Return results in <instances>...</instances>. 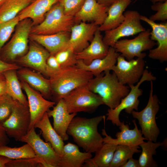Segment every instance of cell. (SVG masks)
<instances>
[{
  "instance_id": "23",
  "label": "cell",
  "mask_w": 167,
  "mask_h": 167,
  "mask_svg": "<svg viewBox=\"0 0 167 167\" xmlns=\"http://www.w3.org/2000/svg\"><path fill=\"white\" fill-rule=\"evenodd\" d=\"M70 32H61L49 35H38L30 33L29 37L42 45L50 54L55 55L65 48L70 37Z\"/></svg>"
},
{
  "instance_id": "45",
  "label": "cell",
  "mask_w": 167,
  "mask_h": 167,
  "mask_svg": "<svg viewBox=\"0 0 167 167\" xmlns=\"http://www.w3.org/2000/svg\"><path fill=\"white\" fill-rule=\"evenodd\" d=\"M122 167H140L139 160L131 157L122 166Z\"/></svg>"
},
{
  "instance_id": "39",
  "label": "cell",
  "mask_w": 167,
  "mask_h": 167,
  "mask_svg": "<svg viewBox=\"0 0 167 167\" xmlns=\"http://www.w3.org/2000/svg\"><path fill=\"white\" fill-rule=\"evenodd\" d=\"M15 101L7 95L0 102V122L2 123L9 117Z\"/></svg>"
},
{
  "instance_id": "42",
  "label": "cell",
  "mask_w": 167,
  "mask_h": 167,
  "mask_svg": "<svg viewBox=\"0 0 167 167\" xmlns=\"http://www.w3.org/2000/svg\"><path fill=\"white\" fill-rule=\"evenodd\" d=\"M18 66L15 64L7 63L0 59V74L10 70H16L18 69Z\"/></svg>"
},
{
  "instance_id": "5",
  "label": "cell",
  "mask_w": 167,
  "mask_h": 167,
  "mask_svg": "<svg viewBox=\"0 0 167 167\" xmlns=\"http://www.w3.org/2000/svg\"><path fill=\"white\" fill-rule=\"evenodd\" d=\"M150 82L151 89L146 106L141 111L133 110L131 114L134 118L138 120L144 137L147 140L156 142L160 134L156 118L160 109L159 101L157 95L153 94L152 81Z\"/></svg>"
},
{
  "instance_id": "4",
  "label": "cell",
  "mask_w": 167,
  "mask_h": 167,
  "mask_svg": "<svg viewBox=\"0 0 167 167\" xmlns=\"http://www.w3.org/2000/svg\"><path fill=\"white\" fill-rule=\"evenodd\" d=\"M75 24L74 17L65 14L62 6L58 2L47 13L40 23L32 27L31 33L49 35L61 32H70Z\"/></svg>"
},
{
  "instance_id": "21",
  "label": "cell",
  "mask_w": 167,
  "mask_h": 167,
  "mask_svg": "<svg viewBox=\"0 0 167 167\" xmlns=\"http://www.w3.org/2000/svg\"><path fill=\"white\" fill-rule=\"evenodd\" d=\"M101 32L98 29L91 43L81 51L75 53L77 60H82L85 64L88 65L93 60L106 55L109 47L104 43Z\"/></svg>"
},
{
  "instance_id": "50",
  "label": "cell",
  "mask_w": 167,
  "mask_h": 167,
  "mask_svg": "<svg viewBox=\"0 0 167 167\" xmlns=\"http://www.w3.org/2000/svg\"><path fill=\"white\" fill-rule=\"evenodd\" d=\"M6 1V0H0V6Z\"/></svg>"
},
{
  "instance_id": "8",
  "label": "cell",
  "mask_w": 167,
  "mask_h": 167,
  "mask_svg": "<svg viewBox=\"0 0 167 167\" xmlns=\"http://www.w3.org/2000/svg\"><path fill=\"white\" fill-rule=\"evenodd\" d=\"M150 29H148L139 33L133 39L119 40L113 47L127 60L135 57L143 58L146 54L143 52L152 49L156 45L155 41L150 38Z\"/></svg>"
},
{
  "instance_id": "20",
  "label": "cell",
  "mask_w": 167,
  "mask_h": 167,
  "mask_svg": "<svg viewBox=\"0 0 167 167\" xmlns=\"http://www.w3.org/2000/svg\"><path fill=\"white\" fill-rule=\"evenodd\" d=\"M53 109L47 112L49 117L53 119V127L64 141L67 140L69 135L67 133L68 126L77 113H70L63 99L56 103Z\"/></svg>"
},
{
  "instance_id": "28",
  "label": "cell",
  "mask_w": 167,
  "mask_h": 167,
  "mask_svg": "<svg viewBox=\"0 0 167 167\" xmlns=\"http://www.w3.org/2000/svg\"><path fill=\"white\" fill-rule=\"evenodd\" d=\"M18 74L24 81L39 91L45 97H50L51 92L49 79L45 78L39 73L26 68L19 70Z\"/></svg>"
},
{
  "instance_id": "12",
  "label": "cell",
  "mask_w": 167,
  "mask_h": 167,
  "mask_svg": "<svg viewBox=\"0 0 167 167\" xmlns=\"http://www.w3.org/2000/svg\"><path fill=\"white\" fill-rule=\"evenodd\" d=\"M35 128H31L20 141L28 144L39 159L41 167H58L59 156L49 142L44 141Z\"/></svg>"
},
{
  "instance_id": "11",
  "label": "cell",
  "mask_w": 167,
  "mask_h": 167,
  "mask_svg": "<svg viewBox=\"0 0 167 167\" xmlns=\"http://www.w3.org/2000/svg\"><path fill=\"white\" fill-rule=\"evenodd\" d=\"M32 25V22L29 19L19 22L4 50V55L6 59L13 60L26 53L28 49V39Z\"/></svg>"
},
{
  "instance_id": "40",
  "label": "cell",
  "mask_w": 167,
  "mask_h": 167,
  "mask_svg": "<svg viewBox=\"0 0 167 167\" xmlns=\"http://www.w3.org/2000/svg\"><path fill=\"white\" fill-rule=\"evenodd\" d=\"M41 167V163L36 157L12 160L6 165V167Z\"/></svg>"
},
{
  "instance_id": "13",
  "label": "cell",
  "mask_w": 167,
  "mask_h": 167,
  "mask_svg": "<svg viewBox=\"0 0 167 167\" xmlns=\"http://www.w3.org/2000/svg\"><path fill=\"white\" fill-rule=\"evenodd\" d=\"M145 65L143 58H137L126 60L120 54L116 64L111 70L115 74L121 83L129 86L135 85L139 81L144 72Z\"/></svg>"
},
{
  "instance_id": "43",
  "label": "cell",
  "mask_w": 167,
  "mask_h": 167,
  "mask_svg": "<svg viewBox=\"0 0 167 167\" xmlns=\"http://www.w3.org/2000/svg\"><path fill=\"white\" fill-rule=\"evenodd\" d=\"M9 137L1 123L0 122V147L6 145L9 142Z\"/></svg>"
},
{
  "instance_id": "25",
  "label": "cell",
  "mask_w": 167,
  "mask_h": 167,
  "mask_svg": "<svg viewBox=\"0 0 167 167\" xmlns=\"http://www.w3.org/2000/svg\"><path fill=\"white\" fill-rule=\"evenodd\" d=\"M120 54L113 47H109L106 55L102 58L93 60L90 64L86 65L81 60H78L76 65L79 67L91 72L96 76L102 72L111 70L116 63L117 59Z\"/></svg>"
},
{
  "instance_id": "48",
  "label": "cell",
  "mask_w": 167,
  "mask_h": 167,
  "mask_svg": "<svg viewBox=\"0 0 167 167\" xmlns=\"http://www.w3.org/2000/svg\"><path fill=\"white\" fill-rule=\"evenodd\" d=\"M138 0H136L135 1H137ZM152 2L155 3L158 2H165L167 0H150Z\"/></svg>"
},
{
  "instance_id": "10",
  "label": "cell",
  "mask_w": 167,
  "mask_h": 167,
  "mask_svg": "<svg viewBox=\"0 0 167 167\" xmlns=\"http://www.w3.org/2000/svg\"><path fill=\"white\" fill-rule=\"evenodd\" d=\"M30 122L28 107L16 101L10 116L2 123L9 137L20 141L29 130Z\"/></svg>"
},
{
  "instance_id": "17",
  "label": "cell",
  "mask_w": 167,
  "mask_h": 167,
  "mask_svg": "<svg viewBox=\"0 0 167 167\" xmlns=\"http://www.w3.org/2000/svg\"><path fill=\"white\" fill-rule=\"evenodd\" d=\"M134 126L133 129H130L129 126L125 124L124 122H121L119 126L120 131L115 135L116 138L113 139L107 134L105 130H102V134L105 137L103 138V143H109L117 145H125L139 147V145L147 140L143 136L141 130L138 129L135 120H132Z\"/></svg>"
},
{
  "instance_id": "16",
  "label": "cell",
  "mask_w": 167,
  "mask_h": 167,
  "mask_svg": "<svg viewBox=\"0 0 167 167\" xmlns=\"http://www.w3.org/2000/svg\"><path fill=\"white\" fill-rule=\"evenodd\" d=\"M98 27L94 23L80 22L75 24L71 28L65 48H70L75 53L81 51L89 45Z\"/></svg>"
},
{
  "instance_id": "41",
  "label": "cell",
  "mask_w": 167,
  "mask_h": 167,
  "mask_svg": "<svg viewBox=\"0 0 167 167\" xmlns=\"http://www.w3.org/2000/svg\"><path fill=\"white\" fill-rule=\"evenodd\" d=\"M47 64L48 69V77L50 72L58 71L61 68L55 55H50L47 59Z\"/></svg>"
},
{
  "instance_id": "15",
  "label": "cell",
  "mask_w": 167,
  "mask_h": 167,
  "mask_svg": "<svg viewBox=\"0 0 167 167\" xmlns=\"http://www.w3.org/2000/svg\"><path fill=\"white\" fill-rule=\"evenodd\" d=\"M141 20L149 24L152 28L150 32L151 39L157 41L158 46L149 50L148 57L161 62L167 61V23H157L147 17L140 15Z\"/></svg>"
},
{
  "instance_id": "18",
  "label": "cell",
  "mask_w": 167,
  "mask_h": 167,
  "mask_svg": "<svg viewBox=\"0 0 167 167\" xmlns=\"http://www.w3.org/2000/svg\"><path fill=\"white\" fill-rule=\"evenodd\" d=\"M50 55L46 49L33 42L30 44L28 51L19 62L22 65L33 68L48 77L47 60Z\"/></svg>"
},
{
  "instance_id": "32",
  "label": "cell",
  "mask_w": 167,
  "mask_h": 167,
  "mask_svg": "<svg viewBox=\"0 0 167 167\" xmlns=\"http://www.w3.org/2000/svg\"><path fill=\"white\" fill-rule=\"evenodd\" d=\"M34 0H6L0 6V23L13 19Z\"/></svg>"
},
{
  "instance_id": "36",
  "label": "cell",
  "mask_w": 167,
  "mask_h": 167,
  "mask_svg": "<svg viewBox=\"0 0 167 167\" xmlns=\"http://www.w3.org/2000/svg\"><path fill=\"white\" fill-rule=\"evenodd\" d=\"M19 22L17 15L11 20L0 23V50L15 31Z\"/></svg>"
},
{
  "instance_id": "38",
  "label": "cell",
  "mask_w": 167,
  "mask_h": 167,
  "mask_svg": "<svg viewBox=\"0 0 167 167\" xmlns=\"http://www.w3.org/2000/svg\"><path fill=\"white\" fill-rule=\"evenodd\" d=\"M151 8L156 12L149 17L150 19L154 22L156 21L164 22L167 20V0L155 3L151 6Z\"/></svg>"
},
{
  "instance_id": "44",
  "label": "cell",
  "mask_w": 167,
  "mask_h": 167,
  "mask_svg": "<svg viewBox=\"0 0 167 167\" xmlns=\"http://www.w3.org/2000/svg\"><path fill=\"white\" fill-rule=\"evenodd\" d=\"M7 95L6 81L3 74H0V96Z\"/></svg>"
},
{
  "instance_id": "27",
  "label": "cell",
  "mask_w": 167,
  "mask_h": 167,
  "mask_svg": "<svg viewBox=\"0 0 167 167\" xmlns=\"http://www.w3.org/2000/svg\"><path fill=\"white\" fill-rule=\"evenodd\" d=\"M34 128L40 129L45 141L49 143L59 157H61L63 154L64 141L52 126L47 112L35 124Z\"/></svg>"
},
{
  "instance_id": "22",
  "label": "cell",
  "mask_w": 167,
  "mask_h": 167,
  "mask_svg": "<svg viewBox=\"0 0 167 167\" xmlns=\"http://www.w3.org/2000/svg\"><path fill=\"white\" fill-rule=\"evenodd\" d=\"M59 0H34L18 15L19 21L30 19L33 25L40 23L47 13Z\"/></svg>"
},
{
  "instance_id": "46",
  "label": "cell",
  "mask_w": 167,
  "mask_h": 167,
  "mask_svg": "<svg viewBox=\"0 0 167 167\" xmlns=\"http://www.w3.org/2000/svg\"><path fill=\"white\" fill-rule=\"evenodd\" d=\"M11 160L6 157L0 155V167H6V164Z\"/></svg>"
},
{
  "instance_id": "37",
  "label": "cell",
  "mask_w": 167,
  "mask_h": 167,
  "mask_svg": "<svg viewBox=\"0 0 167 167\" xmlns=\"http://www.w3.org/2000/svg\"><path fill=\"white\" fill-rule=\"evenodd\" d=\"M85 0H59L64 13L66 15L74 17L81 9Z\"/></svg>"
},
{
  "instance_id": "6",
  "label": "cell",
  "mask_w": 167,
  "mask_h": 167,
  "mask_svg": "<svg viewBox=\"0 0 167 167\" xmlns=\"http://www.w3.org/2000/svg\"><path fill=\"white\" fill-rule=\"evenodd\" d=\"M156 79V77L151 72L147 69H144L141 78L136 84L129 86L130 89L129 92L121 99L119 105L113 109H108L106 114V120L111 121L114 125L119 126L121 123L119 115L123 110L129 114H131L134 110L138 111L139 103V97L143 93V91L139 88L140 85L145 81H153Z\"/></svg>"
},
{
  "instance_id": "34",
  "label": "cell",
  "mask_w": 167,
  "mask_h": 167,
  "mask_svg": "<svg viewBox=\"0 0 167 167\" xmlns=\"http://www.w3.org/2000/svg\"><path fill=\"white\" fill-rule=\"evenodd\" d=\"M0 155L12 160L36 157L32 148L27 143L19 147L12 148L6 145L0 146Z\"/></svg>"
},
{
  "instance_id": "14",
  "label": "cell",
  "mask_w": 167,
  "mask_h": 167,
  "mask_svg": "<svg viewBox=\"0 0 167 167\" xmlns=\"http://www.w3.org/2000/svg\"><path fill=\"white\" fill-rule=\"evenodd\" d=\"M21 84L28 98L31 118L30 130L34 127L35 124L42 118L50 108L54 106L56 103L47 100L25 81H23Z\"/></svg>"
},
{
  "instance_id": "33",
  "label": "cell",
  "mask_w": 167,
  "mask_h": 167,
  "mask_svg": "<svg viewBox=\"0 0 167 167\" xmlns=\"http://www.w3.org/2000/svg\"><path fill=\"white\" fill-rule=\"evenodd\" d=\"M140 147L125 145H117L109 167H122L135 153L140 152Z\"/></svg>"
},
{
  "instance_id": "3",
  "label": "cell",
  "mask_w": 167,
  "mask_h": 167,
  "mask_svg": "<svg viewBox=\"0 0 167 167\" xmlns=\"http://www.w3.org/2000/svg\"><path fill=\"white\" fill-rule=\"evenodd\" d=\"M110 71H105L93 77L86 85L89 90L102 98L104 105L113 109L128 94L130 88L121 83L115 74Z\"/></svg>"
},
{
  "instance_id": "35",
  "label": "cell",
  "mask_w": 167,
  "mask_h": 167,
  "mask_svg": "<svg viewBox=\"0 0 167 167\" xmlns=\"http://www.w3.org/2000/svg\"><path fill=\"white\" fill-rule=\"evenodd\" d=\"M54 55L61 68L71 67L76 65L78 60L75 52L70 48H65Z\"/></svg>"
},
{
  "instance_id": "31",
  "label": "cell",
  "mask_w": 167,
  "mask_h": 167,
  "mask_svg": "<svg viewBox=\"0 0 167 167\" xmlns=\"http://www.w3.org/2000/svg\"><path fill=\"white\" fill-rule=\"evenodd\" d=\"M167 139L162 142H154L148 140L143 142L139 145L142 149L139 161L140 167H157V162L154 160L153 156L156 153V149L160 146L167 147Z\"/></svg>"
},
{
  "instance_id": "19",
  "label": "cell",
  "mask_w": 167,
  "mask_h": 167,
  "mask_svg": "<svg viewBox=\"0 0 167 167\" xmlns=\"http://www.w3.org/2000/svg\"><path fill=\"white\" fill-rule=\"evenodd\" d=\"M108 7L98 3L96 0H85L79 11L74 17L75 24L80 22L94 23L102 25L107 15Z\"/></svg>"
},
{
  "instance_id": "24",
  "label": "cell",
  "mask_w": 167,
  "mask_h": 167,
  "mask_svg": "<svg viewBox=\"0 0 167 167\" xmlns=\"http://www.w3.org/2000/svg\"><path fill=\"white\" fill-rule=\"evenodd\" d=\"M132 0H114L108 7L107 15L103 23L99 26L101 32L114 29L124 20V11L131 4Z\"/></svg>"
},
{
  "instance_id": "29",
  "label": "cell",
  "mask_w": 167,
  "mask_h": 167,
  "mask_svg": "<svg viewBox=\"0 0 167 167\" xmlns=\"http://www.w3.org/2000/svg\"><path fill=\"white\" fill-rule=\"evenodd\" d=\"M116 146L112 143H103L100 149L95 152L94 157L87 160L82 166L109 167Z\"/></svg>"
},
{
  "instance_id": "9",
  "label": "cell",
  "mask_w": 167,
  "mask_h": 167,
  "mask_svg": "<svg viewBox=\"0 0 167 167\" xmlns=\"http://www.w3.org/2000/svg\"><path fill=\"white\" fill-rule=\"evenodd\" d=\"M124 15V19L118 26L105 32L103 41L109 47H113L121 38L133 36L146 29L141 24V15L137 11L128 10Z\"/></svg>"
},
{
  "instance_id": "2",
  "label": "cell",
  "mask_w": 167,
  "mask_h": 167,
  "mask_svg": "<svg viewBox=\"0 0 167 167\" xmlns=\"http://www.w3.org/2000/svg\"><path fill=\"white\" fill-rule=\"evenodd\" d=\"M93 77L90 72L74 66L61 68L51 71L48 78L50 81L51 92L54 96L53 101L57 103L75 89L86 85Z\"/></svg>"
},
{
  "instance_id": "47",
  "label": "cell",
  "mask_w": 167,
  "mask_h": 167,
  "mask_svg": "<svg viewBox=\"0 0 167 167\" xmlns=\"http://www.w3.org/2000/svg\"><path fill=\"white\" fill-rule=\"evenodd\" d=\"M99 3L109 7L113 2L114 0H96Z\"/></svg>"
},
{
  "instance_id": "1",
  "label": "cell",
  "mask_w": 167,
  "mask_h": 167,
  "mask_svg": "<svg viewBox=\"0 0 167 167\" xmlns=\"http://www.w3.org/2000/svg\"><path fill=\"white\" fill-rule=\"evenodd\" d=\"M105 117L102 115L91 118L75 116L70 124L67 133L85 152H95L103 143V138L98 132V126Z\"/></svg>"
},
{
  "instance_id": "49",
  "label": "cell",
  "mask_w": 167,
  "mask_h": 167,
  "mask_svg": "<svg viewBox=\"0 0 167 167\" xmlns=\"http://www.w3.org/2000/svg\"><path fill=\"white\" fill-rule=\"evenodd\" d=\"M7 95L0 96V102L3 100L6 96Z\"/></svg>"
},
{
  "instance_id": "26",
  "label": "cell",
  "mask_w": 167,
  "mask_h": 167,
  "mask_svg": "<svg viewBox=\"0 0 167 167\" xmlns=\"http://www.w3.org/2000/svg\"><path fill=\"white\" fill-rule=\"evenodd\" d=\"M92 157V153L81 152L77 145L69 142L64 146L58 167H82L85 161Z\"/></svg>"
},
{
  "instance_id": "30",
  "label": "cell",
  "mask_w": 167,
  "mask_h": 167,
  "mask_svg": "<svg viewBox=\"0 0 167 167\" xmlns=\"http://www.w3.org/2000/svg\"><path fill=\"white\" fill-rule=\"evenodd\" d=\"M15 71L10 70L3 73L6 81L7 94L14 100L28 106V100L23 92Z\"/></svg>"
},
{
  "instance_id": "7",
  "label": "cell",
  "mask_w": 167,
  "mask_h": 167,
  "mask_svg": "<svg viewBox=\"0 0 167 167\" xmlns=\"http://www.w3.org/2000/svg\"><path fill=\"white\" fill-rule=\"evenodd\" d=\"M63 99L71 113H92L100 106L104 105L102 98L89 90L86 85L73 90Z\"/></svg>"
}]
</instances>
